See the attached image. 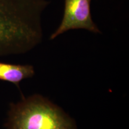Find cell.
I'll list each match as a JSON object with an SVG mask.
<instances>
[{
	"label": "cell",
	"mask_w": 129,
	"mask_h": 129,
	"mask_svg": "<svg viewBox=\"0 0 129 129\" xmlns=\"http://www.w3.org/2000/svg\"><path fill=\"white\" fill-rule=\"evenodd\" d=\"M47 0H0V57L28 52L41 43Z\"/></svg>",
	"instance_id": "obj_1"
},
{
	"label": "cell",
	"mask_w": 129,
	"mask_h": 129,
	"mask_svg": "<svg viewBox=\"0 0 129 129\" xmlns=\"http://www.w3.org/2000/svg\"><path fill=\"white\" fill-rule=\"evenodd\" d=\"M4 129H78L75 120L46 97L34 94L10 105Z\"/></svg>",
	"instance_id": "obj_2"
},
{
	"label": "cell",
	"mask_w": 129,
	"mask_h": 129,
	"mask_svg": "<svg viewBox=\"0 0 129 129\" xmlns=\"http://www.w3.org/2000/svg\"><path fill=\"white\" fill-rule=\"evenodd\" d=\"M90 1L91 0H64L62 22L51 35L50 39H55L62 34L72 29H83L93 33H101L91 17Z\"/></svg>",
	"instance_id": "obj_3"
},
{
	"label": "cell",
	"mask_w": 129,
	"mask_h": 129,
	"mask_svg": "<svg viewBox=\"0 0 129 129\" xmlns=\"http://www.w3.org/2000/svg\"><path fill=\"white\" fill-rule=\"evenodd\" d=\"M35 75L33 66L0 62V80L12 83L19 87V83Z\"/></svg>",
	"instance_id": "obj_4"
}]
</instances>
